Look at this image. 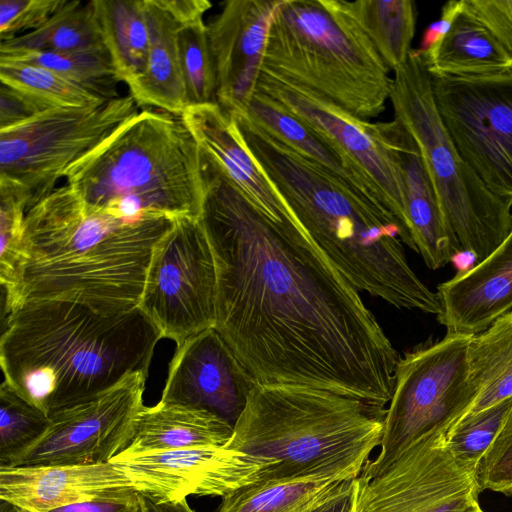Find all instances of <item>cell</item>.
I'll return each mask as SVG.
<instances>
[{"instance_id": "obj_1", "label": "cell", "mask_w": 512, "mask_h": 512, "mask_svg": "<svg viewBox=\"0 0 512 512\" xmlns=\"http://www.w3.org/2000/svg\"><path fill=\"white\" fill-rule=\"evenodd\" d=\"M203 157L215 330L257 384L323 389L386 410L400 356L359 291L294 220L273 219Z\"/></svg>"}, {"instance_id": "obj_2", "label": "cell", "mask_w": 512, "mask_h": 512, "mask_svg": "<svg viewBox=\"0 0 512 512\" xmlns=\"http://www.w3.org/2000/svg\"><path fill=\"white\" fill-rule=\"evenodd\" d=\"M176 219H120L88 207L69 185L56 187L25 215L6 316L25 303L69 301L113 315L138 307L147 270Z\"/></svg>"}, {"instance_id": "obj_3", "label": "cell", "mask_w": 512, "mask_h": 512, "mask_svg": "<svg viewBox=\"0 0 512 512\" xmlns=\"http://www.w3.org/2000/svg\"><path fill=\"white\" fill-rule=\"evenodd\" d=\"M231 116L246 148L298 226L357 291L399 309L441 314L437 292L409 265L405 233L387 210L355 193L248 116Z\"/></svg>"}, {"instance_id": "obj_4", "label": "cell", "mask_w": 512, "mask_h": 512, "mask_svg": "<svg viewBox=\"0 0 512 512\" xmlns=\"http://www.w3.org/2000/svg\"><path fill=\"white\" fill-rule=\"evenodd\" d=\"M162 339L140 308L107 315L69 301L25 303L6 316L4 381L46 416L135 372L148 375Z\"/></svg>"}, {"instance_id": "obj_5", "label": "cell", "mask_w": 512, "mask_h": 512, "mask_svg": "<svg viewBox=\"0 0 512 512\" xmlns=\"http://www.w3.org/2000/svg\"><path fill=\"white\" fill-rule=\"evenodd\" d=\"M385 413L323 389L258 384L224 447L264 464L257 482L317 475L355 479L380 445Z\"/></svg>"}, {"instance_id": "obj_6", "label": "cell", "mask_w": 512, "mask_h": 512, "mask_svg": "<svg viewBox=\"0 0 512 512\" xmlns=\"http://www.w3.org/2000/svg\"><path fill=\"white\" fill-rule=\"evenodd\" d=\"M88 207L120 219L200 218L203 152L181 116L138 111L66 172Z\"/></svg>"}, {"instance_id": "obj_7", "label": "cell", "mask_w": 512, "mask_h": 512, "mask_svg": "<svg viewBox=\"0 0 512 512\" xmlns=\"http://www.w3.org/2000/svg\"><path fill=\"white\" fill-rule=\"evenodd\" d=\"M261 75L300 87L362 120L390 98V70L337 0H280Z\"/></svg>"}, {"instance_id": "obj_8", "label": "cell", "mask_w": 512, "mask_h": 512, "mask_svg": "<svg viewBox=\"0 0 512 512\" xmlns=\"http://www.w3.org/2000/svg\"><path fill=\"white\" fill-rule=\"evenodd\" d=\"M394 119L415 141L442 211L462 252L477 263L512 228V205L492 193L454 146L438 114L430 74L417 49L394 72L389 98Z\"/></svg>"}, {"instance_id": "obj_9", "label": "cell", "mask_w": 512, "mask_h": 512, "mask_svg": "<svg viewBox=\"0 0 512 512\" xmlns=\"http://www.w3.org/2000/svg\"><path fill=\"white\" fill-rule=\"evenodd\" d=\"M471 337L447 332L442 339L421 344L399 358L379 451L360 477L380 474L415 441L433 432H447L469 412L478 396L468 363Z\"/></svg>"}, {"instance_id": "obj_10", "label": "cell", "mask_w": 512, "mask_h": 512, "mask_svg": "<svg viewBox=\"0 0 512 512\" xmlns=\"http://www.w3.org/2000/svg\"><path fill=\"white\" fill-rule=\"evenodd\" d=\"M138 112L130 95L82 107L52 108L0 129V184L19 192L27 210L60 178Z\"/></svg>"}, {"instance_id": "obj_11", "label": "cell", "mask_w": 512, "mask_h": 512, "mask_svg": "<svg viewBox=\"0 0 512 512\" xmlns=\"http://www.w3.org/2000/svg\"><path fill=\"white\" fill-rule=\"evenodd\" d=\"M138 308L177 347L215 327L216 270L200 218L176 219L160 241Z\"/></svg>"}, {"instance_id": "obj_12", "label": "cell", "mask_w": 512, "mask_h": 512, "mask_svg": "<svg viewBox=\"0 0 512 512\" xmlns=\"http://www.w3.org/2000/svg\"><path fill=\"white\" fill-rule=\"evenodd\" d=\"M435 106L454 146L487 188L512 205V70L431 76Z\"/></svg>"}, {"instance_id": "obj_13", "label": "cell", "mask_w": 512, "mask_h": 512, "mask_svg": "<svg viewBox=\"0 0 512 512\" xmlns=\"http://www.w3.org/2000/svg\"><path fill=\"white\" fill-rule=\"evenodd\" d=\"M446 433L418 439L376 476L355 478L354 512H463L478 502V469L452 455Z\"/></svg>"}, {"instance_id": "obj_14", "label": "cell", "mask_w": 512, "mask_h": 512, "mask_svg": "<svg viewBox=\"0 0 512 512\" xmlns=\"http://www.w3.org/2000/svg\"><path fill=\"white\" fill-rule=\"evenodd\" d=\"M147 374L127 375L111 388L49 416L39 441L13 466L110 462L125 450L143 404Z\"/></svg>"}, {"instance_id": "obj_15", "label": "cell", "mask_w": 512, "mask_h": 512, "mask_svg": "<svg viewBox=\"0 0 512 512\" xmlns=\"http://www.w3.org/2000/svg\"><path fill=\"white\" fill-rule=\"evenodd\" d=\"M256 91L305 123L362 170L401 225L406 245L414 250L406 226L402 173L388 137V122L362 120L306 89L263 75Z\"/></svg>"}, {"instance_id": "obj_16", "label": "cell", "mask_w": 512, "mask_h": 512, "mask_svg": "<svg viewBox=\"0 0 512 512\" xmlns=\"http://www.w3.org/2000/svg\"><path fill=\"white\" fill-rule=\"evenodd\" d=\"M137 492L156 500L189 495L223 497L260 478L264 464L248 454L224 446L116 455Z\"/></svg>"}, {"instance_id": "obj_17", "label": "cell", "mask_w": 512, "mask_h": 512, "mask_svg": "<svg viewBox=\"0 0 512 512\" xmlns=\"http://www.w3.org/2000/svg\"><path fill=\"white\" fill-rule=\"evenodd\" d=\"M256 385L221 335L210 328L177 347L160 401L210 411L234 426Z\"/></svg>"}, {"instance_id": "obj_18", "label": "cell", "mask_w": 512, "mask_h": 512, "mask_svg": "<svg viewBox=\"0 0 512 512\" xmlns=\"http://www.w3.org/2000/svg\"><path fill=\"white\" fill-rule=\"evenodd\" d=\"M280 0H229L207 24L216 78V103L244 114L261 76L269 29Z\"/></svg>"}, {"instance_id": "obj_19", "label": "cell", "mask_w": 512, "mask_h": 512, "mask_svg": "<svg viewBox=\"0 0 512 512\" xmlns=\"http://www.w3.org/2000/svg\"><path fill=\"white\" fill-rule=\"evenodd\" d=\"M136 490L126 471L114 462L86 465L0 466V500L28 512L90 501Z\"/></svg>"}, {"instance_id": "obj_20", "label": "cell", "mask_w": 512, "mask_h": 512, "mask_svg": "<svg viewBox=\"0 0 512 512\" xmlns=\"http://www.w3.org/2000/svg\"><path fill=\"white\" fill-rule=\"evenodd\" d=\"M447 332L468 335L487 329L512 308V228L484 260L437 286Z\"/></svg>"}, {"instance_id": "obj_21", "label": "cell", "mask_w": 512, "mask_h": 512, "mask_svg": "<svg viewBox=\"0 0 512 512\" xmlns=\"http://www.w3.org/2000/svg\"><path fill=\"white\" fill-rule=\"evenodd\" d=\"M388 136L402 173L406 226L414 251L428 268H442L462 249L442 211L415 141L395 119L388 122Z\"/></svg>"}, {"instance_id": "obj_22", "label": "cell", "mask_w": 512, "mask_h": 512, "mask_svg": "<svg viewBox=\"0 0 512 512\" xmlns=\"http://www.w3.org/2000/svg\"><path fill=\"white\" fill-rule=\"evenodd\" d=\"M181 117L196 138L202 152L212 159L255 205L275 220H294L246 148L230 114L217 103H208L187 107Z\"/></svg>"}, {"instance_id": "obj_23", "label": "cell", "mask_w": 512, "mask_h": 512, "mask_svg": "<svg viewBox=\"0 0 512 512\" xmlns=\"http://www.w3.org/2000/svg\"><path fill=\"white\" fill-rule=\"evenodd\" d=\"M144 12L149 33L147 65L128 86L129 95L138 106L181 116L188 107L177 41L182 22L168 0H144Z\"/></svg>"}, {"instance_id": "obj_24", "label": "cell", "mask_w": 512, "mask_h": 512, "mask_svg": "<svg viewBox=\"0 0 512 512\" xmlns=\"http://www.w3.org/2000/svg\"><path fill=\"white\" fill-rule=\"evenodd\" d=\"M232 434L233 425L210 411L159 401L141 408L132 438L119 454L224 446Z\"/></svg>"}, {"instance_id": "obj_25", "label": "cell", "mask_w": 512, "mask_h": 512, "mask_svg": "<svg viewBox=\"0 0 512 512\" xmlns=\"http://www.w3.org/2000/svg\"><path fill=\"white\" fill-rule=\"evenodd\" d=\"M244 114L355 193L387 210L374 184L353 161L270 97L256 91Z\"/></svg>"}, {"instance_id": "obj_26", "label": "cell", "mask_w": 512, "mask_h": 512, "mask_svg": "<svg viewBox=\"0 0 512 512\" xmlns=\"http://www.w3.org/2000/svg\"><path fill=\"white\" fill-rule=\"evenodd\" d=\"M419 53L431 76H479L512 70V58L462 6L440 41Z\"/></svg>"}, {"instance_id": "obj_27", "label": "cell", "mask_w": 512, "mask_h": 512, "mask_svg": "<svg viewBox=\"0 0 512 512\" xmlns=\"http://www.w3.org/2000/svg\"><path fill=\"white\" fill-rule=\"evenodd\" d=\"M352 478L317 475L255 482L222 497L218 512H311Z\"/></svg>"}, {"instance_id": "obj_28", "label": "cell", "mask_w": 512, "mask_h": 512, "mask_svg": "<svg viewBox=\"0 0 512 512\" xmlns=\"http://www.w3.org/2000/svg\"><path fill=\"white\" fill-rule=\"evenodd\" d=\"M338 6L367 37L384 64L395 72L408 60L417 11L411 0H337Z\"/></svg>"}, {"instance_id": "obj_29", "label": "cell", "mask_w": 512, "mask_h": 512, "mask_svg": "<svg viewBox=\"0 0 512 512\" xmlns=\"http://www.w3.org/2000/svg\"><path fill=\"white\" fill-rule=\"evenodd\" d=\"M468 363L470 377L478 389V396L468 413L512 398V311L498 317L484 331L472 335Z\"/></svg>"}, {"instance_id": "obj_30", "label": "cell", "mask_w": 512, "mask_h": 512, "mask_svg": "<svg viewBox=\"0 0 512 512\" xmlns=\"http://www.w3.org/2000/svg\"><path fill=\"white\" fill-rule=\"evenodd\" d=\"M105 45L121 82L127 86L146 69L149 33L144 0H93Z\"/></svg>"}, {"instance_id": "obj_31", "label": "cell", "mask_w": 512, "mask_h": 512, "mask_svg": "<svg viewBox=\"0 0 512 512\" xmlns=\"http://www.w3.org/2000/svg\"><path fill=\"white\" fill-rule=\"evenodd\" d=\"M103 50L107 48L93 0H67L66 4L41 27L0 43V51Z\"/></svg>"}, {"instance_id": "obj_32", "label": "cell", "mask_w": 512, "mask_h": 512, "mask_svg": "<svg viewBox=\"0 0 512 512\" xmlns=\"http://www.w3.org/2000/svg\"><path fill=\"white\" fill-rule=\"evenodd\" d=\"M0 59L46 68L105 99L119 96L116 87L121 81L107 50L87 52L0 51Z\"/></svg>"}, {"instance_id": "obj_33", "label": "cell", "mask_w": 512, "mask_h": 512, "mask_svg": "<svg viewBox=\"0 0 512 512\" xmlns=\"http://www.w3.org/2000/svg\"><path fill=\"white\" fill-rule=\"evenodd\" d=\"M0 82L47 109L82 107L107 100L46 68L0 59Z\"/></svg>"}, {"instance_id": "obj_34", "label": "cell", "mask_w": 512, "mask_h": 512, "mask_svg": "<svg viewBox=\"0 0 512 512\" xmlns=\"http://www.w3.org/2000/svg\"><path fill=\"white\" fill-rule=\"evenodd\" d=\"M49 417L18 395L5 381L0 386V466H13L44 435Z\"/></svg>"}, {"instance_id": "obj_35", "label": "cell", "mask_w": 512, "mask_h": 512, "mask_svg": "<svg viewBox=\"0 0 512 512\" xmlns=\"http://www.w3.org/2000/svg\"><path fill=\"white\" fill-rule=\"evenodd\" d=\"M177 41L188 107L216 103V70L204 18L181 23Z\"/></svg>"}, {"instance_id": "obj_36", "label": "cell", "mask_w": 512, "mask_h": 512, "mask_svg": "<svg viewBox=\"0 0 512 512\" xmlns=\"http://www.w3.org/2000/svg\"><path fill=\"white\" fill-rule=\"evenodd\" d=\"M511 406L512 398L464 415L446 433V443L452 455L478 469L479 462L497 436Z\"/></svg>"}, {"instance_id": "obj_37", "label": "cell", "mask_w": 512, "mask_h": 512, "mask_svg": "<svg viewBox=\"0 0 512 512\" xmlns=\"http://www.w3.org/2000/svg\"><path fill=\"white\" fill-rule=\"evenodd\" d=\"M26 200L9 186L0 185V282L3 294L13 284L19 259L25 215Z\"/></svg>"}, {"instance_id": "obj_38", "label": "cell", "mask_w": 512, "mask_h": 512, "mask_svg": "<svg viewBox=\"0 0 512 512\" xmlns=\"http://www.w3.org/2000/svg\"><path fill=\"white\" fill-rule=\"evenodd\" d=\"M481 491L512 496V406L490 447L478 465Z\"/></svg>"}, {"instance_id": "obj_39", "label": "cell", "mask_w": 512, "mask_h": 512, "mask_svg": "<svg viewBox=\"0 0 512 512\" xmlns=\"http://www.w3.org/2000/svg\"><path fill=\"white\" fill-rule=\"evenodd\" d=\"M67 0H0V40H11L45 24Z\"/></svg>"}, {"instance_id": "obj_40", "label": "cell", "mask_w": 512, "mask_h": 512, "mask_svg": "<svg viewBox=\"0 0 512 512\" xmlns=\"http://www.w3.org/2000/svg\"><path fill=\"white\" fill-rule=\"evenodd\" d=\"M461 6L512 58V0H461Z\"/></svg>"}, {"instance_id": "obj_41", "label": "cell", "mask_w": 512, "mask_h": 512, "mask_svg": "<svg viewBox=\"0 0 512 512\" xmlns=\"http://www.w3.org/2000/svg\"><path fill=\"white\" fill-rule=\"evenodd\" d=\"M46 110L30 97L1 84L0 129L17 125Z\"/></svg>"}, {"instance_id": "obj_42", "label": "cell", "mask_w": 512, "mask_h": 512, "mask_svg": "<svg viewBox=\"0 0 512 512\" xmlns=\"http://www.w3.org/2000/svg\"><path fill=\"white\" fill-rule=\"evenodd\" d=\"M49 512H140L138 492L126 490Z\"/></svg>"}, {"instance_id": "obj_43", "label": "cell", "mask_w": 512, "mask_h": 512, "mask_svg": "<svg viewBox=\"0 0 512 512\" xmlns=\"http://www.w3.org/2000/svg\"><path fill=\"white\" fill-rule=\"evenodd\" d=\"M461 11V1L452 0L442 7L439 20L431 23L424 31L421 45L417 49L423 53L437 44L440 39L448 32L454 19Z\"/></svg>"}, {"instance_id": "obj_44", "label": "cell", "mask_w": 512, "mask_h": 512, "mask_svg": "<svg viewBox=\"0 0 512 512\" xmlns=\"http://www.w3.org/2000/svg\"><path fill=\"white\" fill-rule=\"evenodd\" d=\"M140 512H196L186 498L177 500H156L138 492Z\"/></svg>"}, {"instance_id": "obj_45", "label": "cell", "mask_w": 512, "mask_h": 512, "mask_svg": "<svg viewBox=\"0 0 512 512\" xmlns=\"http://www.w3.org/2000/svg\"><path fill=\"white\" fill-rule=\"evenodd\" d=\"M354 480H350L340 492L311 512H354Z\"/></svg>"}, {"instance_id": "obj_46", "label": "cell", "mask_w": 512, "mask_h": 512, "mask_svg": "<svg viewBox=\"0 0 512 512\" xmlns=\"http://www.w3.org/2000/svg\"><path fill=\"white\" fill-rule=\"evenodd\" d=\"M0 512H28L18 506H15L7 501L0 500Z\"/></svg>"}, {"instance_id": "obj_47", "label": "cell", "mask_w": 512, "mask_h": 512, "mask_svg": "<svg viewBox=\"0 0 512 512\" xmlns=\"http://www.w3.org/2000/svg\"><path fill=\"white\" fill-rule=\"evenodd\" d=\"M463 512H484L479 503L475 502L472 505H470L468 508H466Z\"/></svg>"}]
</instances>
